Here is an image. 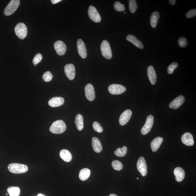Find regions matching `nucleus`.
I'll use <instances>...</instances> for the list:
<instances>
[{"label":"nucleus","instance_id":"e433bc0d","mask_svg":"<svg viewBox=\"0 0 196 196\" xmlns=\"http://www.w3.org/2000/svg\"><path fill=\"white\" fill-rule=\"evenodd\" d=\"M196 15V9H193L187 12L186 14L187 18H190L194 17Z\"/></svg>","mask_w":196,"mask_h":196},{"label":"nucleus","instance_id":"a878e982","mask_svg":"<svg viewBox=\"0 0 196 196\" xmlns=\"http://www.w3.org/2000/svg\"><path fill=\"white\" fill-rule=\"evenodd\" d=\"M90 175V171L88 168H84L80 170L79 177L80 180L84 181L89 178Z\"/></svg>","mask_w":196,"mask_h":196},{"label":"nucleus","instance_id":"393cba45","mask_svg":"<svg viewBox=\"0 0 196 196\" xmlns=\"http://www.w3.org/2000/svg\"><path fill=\"white\" fill-rule=\"evenodd\" d=\"M75 123L76 127L79 131H81L84 127V119L83 116L80 114H78L76 117Z\"/></svg>","mask_w":196,"mask_h":196},{"label":"nucleus","instance_id":"c03bdc74","mask_svg":"<svg viewBox=\"0 0 196 196\" xmlns=\"http://www.w3.org/2000/svg\"><path fill=\"white\" fill-rule=\"evenodd\" d=\"M124 14H126L125 12H124Z\"/></svg>","mask_w":196,"mask_h":196},{"label":"nucleus","instance_id":"ea45409f","mask_svg":"<svg viewBox=\"0 0 196 196\" xmlns=\"http://www.w3.org/2000/svg\"><path fill=\"white\" fill-rule=\"evenodd\" d=\"M109 196H118L117 195L115 194H111Z\"/></svg>","mask_w":196,"mask_h":196},{"label":"nucleus","instance_id":"6e6552de","mask_svg":"<svg viewBox=\"0 0 196 196\" xmlns=\"http://www.w3.org/2000/svg\"><path fill=\"white\" fill-rule=\"evenodd\" d=\"M137 166L138 170L142 176L145 177L147 174V166L145 160L143 156L140 157L138 160Z\"/></svg>","mask_w":196,"mask_h":196},{"label":"nucleus","instance_id":"7ed1b4c3","mask_svg":"<svg viewBox=\"0 0 196 196\" xmlns=\"http://www.w3.org/2000/svg\"><path fill=\"white\" fill-rule=\"evenodd\" d=\"M101 50L103 57L107 59H111L112 56L110 44L106 40H103L101 45Z\"/></svg>","mask_w":196,"mask_h":196},{"label":"nucleus","instance_id":"20e7f679","mask_svg":"<svg viewBox=\"0 0 196 196\" xmlns=\"http://www.w3.org/2000/svg\"><path fill=\"white\" fill-rule=\"evenodd\" d=\"M19 0H11L4 10V14L6 16L12 15L17 9L20 5Z\"/></svg>","mask_w":196,"mask_h":196},{"label":"nucleus","instance_id":"72a5a7b5","mask_svg":"<svg viewBox=\"0 0 196 196\" xmlns=\"http://www.w3.org/2000/svg\"><path fill=\"white\" fill-rule=\"evenodd\" d=\"M178 43L179 46L181 48H184L187 45V40L185 37L182 36L180 37L178 39Z\"/></svg>","mask_w":196,"mask_h":196},{"label":"nucleus","instance_id":"c756f323","mask_svg":"<svg viewBox=\"0 0 196 196\" xmlns=\"http://www.w3.org/2000/svg\"><path fill=\"white\" fill-rule=\"evenodd\" d=\"M137 8V2L135 0H130L129 1V9L132 13H135Z\"/></svg>","mask_w":196,"mask_h":196},{"label":"nucleus","instance_id":"6ab92c4d","mask_svg":"<svg viewBox=\"0 0 196 196\" xmlns=\"http://www.w3.org/2000/svg\"><path fill=\"white\" fill-rule=\"evenodd\" d=\"M148 76L152 85L156 84V75L154 68L152 66H149L147 69Z\"/></svg>","mask_w":196,"mask_h":196},{"label":"nucleus","instance_id":"b1692460","mask_svg":"<svg viewBox=\"0 0 196 196\" xmlns=\"http://www.w3.org/2000/svg\"><path fill=\"white\" fill-rule=\"evenodd\" d=\"M160 18V14L158 12L155 11L152 12L150 17V24L152 28L156 27Z\"/></svg>","mask_w":196,"mask_h":196},{"label":"nucleus","instance_id":"f704fd0d","mask_svg":"<svg viewBox=\"0 0 196 196\" xmlns=\"http://www.w3.org/2000/svg\"><path fill=\"white\" fill-rule=\"evenodd\" d=\"M178 64L176 62H173L168 67V69H167L168 73L170 74H172L175 69L178 67Z\"/></svg>","mask_w":196,"mask_h":196},{"label":"nucleus","instance_id":"aec40b11","mask_svg":"<svg viewBox=\"0 0 196 196\" xmlns=\"http://www.w3.org/2000/svg\"><path fill=\"white\" fill-rule=\"evenodd\" d=\"M126 39L128 41L132 43L138 48L141 49L144 48V45L142 42L135 36L129 35L127 37Z\"/></svg>","mask_w":196,"mask_h":196},{"label":"nucleus","instance_id":"c85d7f7f","mask_svg":"<svg viewBox=\"0 0 196 196\" xmlns=\"http://www.w3.org/2000/svg\"><path fill=\"white\" fill-rule=\"evenodd\" d=\"M112 165L113 169L116 171H120L123 168L122 163L118 160L113 161Z\"/></svg>","mask_w":196,"mask_h":196},{"label":"nucleus","instance_id":"2eb2a0df","mask_svg":"<svg viewBox=\"0 0 196 196\" xmlns=\"http://www.w3.org/2000/svg\"><path fill=\"white\" fill-rule=\"evenodd\" d=\"M185 101V97L182 95H180L174 99L169 105V107L171 109H178L183 103Z\"/></svg>","mask_w":196,"mask_h":196},{"label":"nucleus","instance_id":"473e14b6","mask_svg":"<svg viewBox=\"0 0 196 196\" xmlns=\"http://www.w3.org/2000/svg\"><path fill=\"white\" fill-rule=\"evenodd\" d=\"M92 126L94 131L98 132L101 133L103 131V127L101 126L100 123L98 122L94 121Z\"/></svg>","mask_w":196,"mask_h":196},{"label":"nucleus","instance_id":"412c9836","mask_svg":"<svg viewBox=\"0 0 196 196\" xmlns=\"http://www.w3.org/2000/svg\"><path fill=\"white\" fill-rule=\"evenodd\" d=\"M92 146L94 151L97 153L102 152V143L98 138L96 137H93L92 139Z\"/></svg>","mask_w":196,"mask_h":196},{"label":"nucleus","instance_id":"9d476101","mask_svg":"<svg viewBox=\"0 0 196 196\" xmlns=\"http://www.w3.org/2000/svg\"><path fill=\"white\" fill-rule=\"evenodd\" d=\"M85 92L86 98L90 101H94L95 98V93L94 86L90 84H88L85 88Z\"/></svg>","mask_w":196,"mask_h":196},{"label":"nucleus","instance_id":"dca6fc26","mask_svg":"<svg viewBox=\"0 0 196 196\" xmlns=\"http://www.w3.org/2000/svg\"><path fill=\"white\" fill-rule=\"evenodd\" d=\"M181 141L185 145L188 146H193L194 144L193 136L190 133H185L181 136Z\"/></svg>","mask_w":196,"mask_h":196},{"label":"nucleus","instance_id":"a19ab883","mask_svg":"<svg viewBox=\"0 0 196 196\" xmlns=\"http://www.w3.org/2000/svg\"><path fill=\"white\" fill-rule=\"evenodd\" d=\"M37 196H45L42 194H39Z\"/></svg>","mask_w":196,"mask_h":196},{"label":"nucleus","instance_id":"58836bf2","mask_svg":"<svg viewBox=\"0 0 196 196\" xmlns=\"http://www.w3.org/2000/svg\"><path fill=\"white\" fill-rule=\"evenodd\" d=\"M176 0H170L169 1V3L170 5H174L176 3Z\"/></svg>","mask_w":196,"mask_h":196},{"label":"nucleus","instance_id":"2f4dec72","mask_svg":"<svg viewBox=\"0 0 196 196\" xmlns=\"http://www.w3.org/2000/svg\"><path fill=\"white\" fill-rule=\"evenodd\" d=\"M53 77V76L52 75L50 72L47 71L43 74L42 78L44 81L48 82L51 81Z\"/></svg>","mask_w":196,"mask_h":196},{"label":"nucleus","instance_id":"79ce46f5","mask_svg":"<svg viewBox=\"0 0 196 196\" xmlns=\"http://www.w3.org/2000/svg\"><path fill=\"white\" fill-rule=\"evenodd\" d=\"M6 195H8V194H6Z\"/></svg>","mask_w":196,"mask_h":196},{"label":"nucleus","instance_id":"37998d69","mask_svg":"<svg viewBox=\"0 0 196 196\" xmlns=\"http://www.w3.org/2000/svg\"><path fill=\"white\" fill-rule=\"evenodd\" d=\"M139 178H137V179H139Z\"/></svg>","mask_w":196,"mask_h":196},{"label":"nucleus","instance_id":"f8f14e48","mask_svg":"<svg viewBox=\"0 0 196 196\" xmlns=\"http://www.w3.org/2000/svg\"><path fill=\"white\" fill-rule=\"evenodd\" d=\"M54 47L58 55L62 56L65 54L67 50V47L63 41H57L55 43Z\"/></svg>","mask_w":196,"mask_h":196},{"label":"nucleus","instance_id":"5701e85b","mask_svg":"<svg viewBox=\"0 0 196 196\" xmlns=\"http://www.w3.org/2000/svg\"><path fill=\"white\" fill-rule=\"evenodd\" d=\"M60 156L62 159L67 162L71 161L73 158L71 152L66 149L61 150L60 152Z\"/></svg>","mask_w":196,"mask_h":196},{"label":"nucleus","instance_id":"a211bd4d","mask_svg":"<svg viewBox=\"0 0 196 196\" xmlns=\"http://www.w3.org/2000/svg\"><path fill=\"white\" fill-rule=\"evenodd\" d=\"M174 173L175 179L178 182H181L184 179L185 174V171L182 168L177 167L174 169Z\"/></svg>","mask_w":196,"mask_h":196},{"label":"nucleus","instance_id":"f257e3e1","mask_svg":"<svg viewBox=\"0 0 196 196\" xmlns=\"http://www.w3.org/2000/svg\"><path fill=\"white\" fill-rule=\"evenodd\" d=\"M66 128L65 123L62 120H59L52 123L49 130L53 134H59L65 132Z\"/></svg>","mask_w":196,"mask_h":196},{"label":"nucleus","instance_id":"9b49d317","mask_svg":"<svg viewBox=\"0 0 196 196\" xmlns=\"http://www.w3.org/2000/svg\"><path fill=\"white\" fill-rule=\"evenodd\" d=\"M65 72L66 76L70 80L74 79L75 76V69L72 64H67L65 67Z\"/></svg>","mask_w":196,"mask_h":196},{"label":"nucleus","instance_id":"39448f33","mask_svg":"<svg viewBox=\"0 0 196 196\" xmlns=\"http://www.w3.org/2000/svg\"><path fill=\"white\" fill-rule=\"evenodd\" d=\"M15 32L16 35L19 38L23 39L25 38L27 35V27L23 23H20L15 26Z\"/></svg>","mask_w":196,"mask_h":196},{"label":"nucleus","instance_id":"0eeeda50","mask_svg":"<svg viewBox=\"0 0 196 196\" xmlns=\"http://www.w3.org/2000/svg\"><path fill=\"white\" fill-rule=\"evenodd\" d=\"M126 90V89L124 86L120 84H113L109 85L108 87L109 92L113 95L122 94Z\"/></svg>","mask_w":196,"mask_h":196},{"label":"nucleus","instance_id":"bb28decb","mask_svg":"<svg viewBox=\"0 0 196 196\" xmlns=\"http://www.w3.org/2000/svg\"><path fill=\"white\" fill-rule=\"evenodd\" d=\"M7 191L10 196H19L20 194V189L18 187H9L8 188Z\"/></svg>","mask_w":196,"mask_h":196},{"label":"nucleus","instance_id":"4be33fe9","mask_svg":"<svg viewBox=\"0 0 196 196\" xmlns=\"http://www.w3.org/2000/svg\"><path fill=\"white\" fill-rule=\"evenodd\" d=\"M163 141V139L160 137H157L152 141L151 147L152 152H155L157 151Z\"/></svg>","mask_w":196,"mask_h":196},{"label":"nucleus","instance_id":"4c0bfd02","mask_svg":"<svg viewBox=\"0 0 196 196\" xmlns=\"http://www.w3.org/2000/svg\"><path fill=\"white\" fill-rule=\"evenodd\" d=\"M61 1V0H51V2L53 4H55Z\"/></svg>","mask_w":196,"mask_h":196},{"label":"nucleus","instance_id":"f3484780","mask_svg":"<svg viewBox=\"0 0 196 196\" xmlns=\"http://www.w3.org/2000/svg\"><path fill=\"white\" fill-rule=\"evenodd\" d=\"M65 100L61 97H55L49 100V106L52 107H56L61 106L64 104Z\"/></svg>","mask_w":196,"mask_h":196},{"label":"nucleus","instance_id":"1a4fd4ad","mask_svg":"<svg viewBox=\"0 0 196 196\" xmlns=\"http://www.w3.org/2000/svg\"><path fill=\"white\" fill-rule=\"evenodd\" d=\"M154 121V118L152 115H150L148 117L145 125L142 128L141 133L142 135H146L149 132L153 126Z\"/></svg>","mask_w":196,"mask_h":196},{"label":"nucleus","instance_id":"f03ea898","mask_svg":"<svg viewBox=\"0 0 196 196\" xmlns=\"http://www.w3.org/2000/svg\"><path fill=\"white\" fill-rule=\"evenodd\" d=\"M8 168L10 172L14 174H22L27 172L28 170V167L26 165L18 163L9 164Z\"/></svg>","mask_w":196,"mask_h":196},{"label":"nucleus","instance_id":"c9c22d12","mask_svg":"<svg viewBox=\"0 0 196 196\" xmlns=\"http://www.w3.org/2000/svg\"><path fill=\"white\" fill-rule=\"evenodd\" d=\"M42 55L40 53H37L34 58L33 60V63L35 65H36L37 64L40 63L42 59Z\"/></svg>","mask_w":196,"mask_h":196},{"label":"nucleus","instance_id":"4468645a","mask_svg":"<svg viewBox=\"0 0 196 196\" xmlns=\"http://www.w3.org/2000/svg\"><path fill=\"white\" fill-rule=\"evenodd\" d=\"M132 115V111L129 109L124 111L119 119V123L122 126L124 125L128 122Z\"/></svg>","mask_w":196,"mask_h":196},{"label":"nucleus","instance_id":"cd10ccee","mask_svg":"<svg viewBox=\"0 0 196 196\" xmlns=\"http://www.w3.org/2000/svg\"><path fill=\"white\" fill-rule=\"evenodd\" d=\"M127 150L126 146H124L122 148H117L115 152V154L117 156H124L127 153Z\"/></svg>","mask_w":196,"mask_h":196},{"label":"nucleus","instance_id":"ddd939ff","mask_svg":"<svg viewBox=\"0 0 196 196\" xmlns=\"http://www.w3.org/2000/svg\"><path fill=\"white\" fill-rule=\"evenodd\" d=\"M77 50L80 57L82 59L86 58L87 56V51L85 44L81 39H78L77 41Z\"/></svg>","mask_w":196,"mask_h":196},{"label":"nucleus","instance_id":"423d86ee","mask_svg":"<svg viewBox=\"0 0 196 196\" xmlns=\"http://www.w3.org/2000/svg\"><path fill=\"white\" fill-rule=\"evenodd\" d=\"M89 17L90 19L95 23H99L101 20V17L96 8L93 6H90L88 10Z\"/></svg>","mask_w":196,"mask_h":196},{"label":"nucleus","instance_id":"7c9ffc66","mask_svg":"<svg viewBox=\"0 0 196 196\" xmlns=\"http://www.w3.org/2000/svg\"><path fill=\"white\" fill-rule=\"evenodd\" d=\"M115 9L117 11L121 12L125 11V8L123 4H121L120 2H115L114 4Z\"/></svg>","mask_w":196,"mask_h":196}]
</instances>
